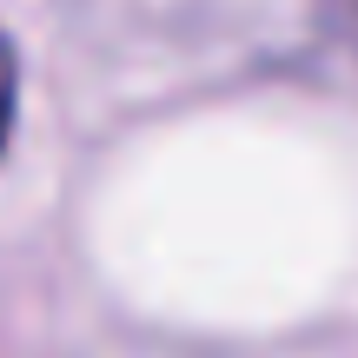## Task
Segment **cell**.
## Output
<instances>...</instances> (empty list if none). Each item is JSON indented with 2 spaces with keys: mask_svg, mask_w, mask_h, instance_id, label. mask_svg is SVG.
<instances>
[{
  "mask_svg": "<svg viewBox=\"0 0 358 358\" xmlns=\"http://www.w3.org/2000/svg\"><path fill=\"white\" fill-rule=\"evenodd\" d=\"M13 100H20V66H13L7 34H0V146H7V133H13Z\"/></svg>",
  "mask_w": 358,
  "mask_h": 358,
  "instance_id": "1",
  "label": "cell"
},
{
  "mask_svg": "<svg viewBox=\"0 0 358 358\" xmlns=\"http://www.w3.org/2000/svg\"><path fill=\"white\" fill-rule=\"evenodd\" d=\"M345 20H352V40H358V0H345Z\"/></svg>",
  "mask_w": 358,
  "mask_h": 358,
  "instance_id": "2",
  "label": "cell"
}]
</instances>
